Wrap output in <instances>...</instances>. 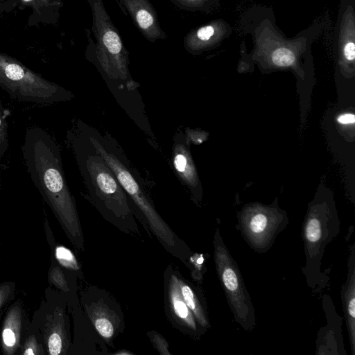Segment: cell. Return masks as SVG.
<instances>
[{
  "label": "cell",
  "mask_w": 355,
  "mask_h": 355,
  "mask_svg": "<svg viewBox=\"0 0 355 355\" xmlns=\"http://www.w3.org/2000/svg\"><path fill=\"white\" fill-rule=\"evenodd\" d=\"M109 300L98 298L96 301L85 303L87 315L97 333L108 342L113 338L123 322L119 311L112 308Z\"/></svg>",
  "instance_id": "11"
},
{
  "label": "cell",
  "mask_w": 355,
  "mask_h": 355,
  "mask_svg": "<svg viewBox=\"0 0 355 355\" xmlns=\"http://www.w3.org/2000/svg\"><path fill=\"white\" fill-rule=\"evenodd\" d=\"M87 196L109 222L127 233H139L133 205L116 177L77 121L67 136Z\"/></svg>",
  "instance_id": "2"
},
{
  "label": "cell",
  "mask_w": 355,
  "mask_h": 355,
  "mask_svg": "<svg viewBox=\"0 0 355 355\" xmlns=\"http://www.w3.org/2000/svg\"><path fill=\"white\" fill-rule=\"evenodd\" d=\"M136 22L148 39H156L162 34L155 12L147 0H121Z\"/></svg>",
  "instance_id": "17"
},
{
  "label": "cell",
  "mask_w": 355,
  "mask_h": 355,
  "mask_svg": "<svg viewBox=\"0 0 355 355\" xmlns=\"http://www.w3.org/2000/svg\"><path fill=\"white\" fill-rule=\"evenodd\" d=\"M49 279L58 288L64 292L69 291L65 277L60 266L56 265L52 266L49 270Z\"/></svg>",
  "instance_id": "22"
},
{
  "label": "cell",
  "mask_w": 355,
  "mask_h": 355,
  "mask_svg": "<svg viewBox=\"0 0 355 355\" xmlns=\"http://www.w3.org/2000/svg\"><path fill=\"white\" fill-rule=\"evenodd\" d=\"M168 297L171 309L178 320L192 332L204 334L198 329L200 325L198 324L192 312L186 304L180 290L178 277L173 273L171 274L168 280Z\"/></svg>",
  "instance_id": "18"
},
{
  "label": "cell",
  "mask_w": 355,
  "mask_h": 355,
  "mask_svg": "<svg viewBox=\"0 0 355 355\" xmlns=\"http://www.w3.org/2000/svg\"><path fill=\"white\" fill-rule=\"evenodd\" d=\"M92 6L96 34L103 46V51H106L109 54L107 58L108 64L116 72L121 74L128 73L126 57L120 37L111 24L101 3L97 1L94 2Z\"/></svg>",
  "instance_id": "9"
},
{
  "label": "cell",
  "mask_w": 355,
  "mask_h": 355,
  "mask_svg": "<svg viewBox=\"0 0 355 355\" xmlns=\"http://www.w3.org/2000/svg\"><path fill=\"white\" fill-rule=\"evenodd\" d=\"M57 262L64 268L73 271L80 272V268L73 253L67 248L62 245H54L52 249Z\"/></svg>",
  "instance_id": "20"
},
{
  "label": "cell",
  "mask_w": 355,
  "mask_h": 355,
  "mask_svg": "<svg viewBox=\"0 0 355 355\" xmlns=\"http://www.w3.org/2000/svg\"><path fill=\"white\" fill-rule=\"evenodd\" d=\"M21 352L23 355H37L43 354V348L40 345L36 336L33 334L30 335L25 340Z\"/></svg>",
  "instance_id": "23"
},
{
  "label": "cell",
  "mask_w": 355,
  "mask_h": 355,
  "mask_svg": "<svg viewBox=\"0 0 355 355\" xmlns=\"http://www.w3.org/2000/svg\"><path fill=\"white\" fill-rule=\"evenodd\" d=\"M21 153L35 187L52 210L66 235L79 250L84 238L73 196L64 176L60 147L45 130L31 126L26 130Z\"/></svg>",
  "instance_id": "1"
},
{
  "label": "cell",
  "mask_w": 355,
  "mask_h": 355,
  "mask_svg": "<svg viewBox=\"0 0 355 355\" xmlns=\"http://www.w3.org/2000/svg\"><path fill=\"white\" fill-rule=\"evenodd\" d=\"M287 225L288 220L283 215L268 210H253L243 213L236 227L251 249L263 254L271 248Z\"/></svg>",
  "instance_id": "8"
},
{
  "label": "cell",
  "mask_w": 355,
  "mask_h": 355,
  "mask_svg": "<svg viewBox=\"0 0 355 355\" xmlns=\"http://www.w3.org/2000/svg\"><path fill=\"white\" fill-rule=\"evenodd\" d=\"M65 319L66 315L61 306L56 307L49 317L45 339L51 355L66 354L69 338Z\"/></svg>",
  "instance_id": "15"
},
{
  "label": "cell",
  "mask_w": 355,
  "mask_h": 355,
  "mask_svg": "<svg viewBox=\"0 0 355 355\" xmlns=\"http://www.w3.org/2000/svg\"><path fill=\"white\" fill-rule=\"evenodd\" d=\"M0 87L10 97L24 103L51 105L73 98L71 92L1 53Z\"/></svg>",
  "instance_id": "5"
},
{
  "label": "cell",
  "mask_w": 355,
  "mask_h": 355,
  "mask_svg": "<svg viewBox=\"0 0 355 355\" xmlns=\"http://www.w3.org/2000/svg\"><path fill=\"white\" fill-rule=\"evenodd\" d=\"M15 285L13 282H4L0 284V309L15 295Z\"/></svg>",
  "instance_id": "24"
},
{
  "label": "cell",
  "mask_w": 355,
  "mask_h": 355,
  "mask_svg": "<svg viewBox=\"0 0 355 355\" xmlns=\"http://www.w3.org/2000/svg\"><path fill=\"white\" fill-rule=\"evenodd\" d=\"M172 160L174 171L181 182L191 190L195 189L198 184L197 175L182 132L174 136Z\"/></svg>",
  "instance_id": "14"
},
{
  "label": "cell",
  "mask_w": 355,
  "mask_h": 355,
  "mask_svg": "<svg viewBox=\"0 0 355 355\" xmlns=\"http://www.w3.org/2000/svg\"><path fill=\"white\" fill-rule=\"evenodd\" d=\"M23 1H25V2H29V1H31L32 0H22Z\"/></svg>",
  "instance_id": "27"
},
{
  "label": "cell",
  "mask_w": 355,
  "mask_h": 355,
  "mask_svg": "<svg viewBox=\"0 0 355 355\" xmlns=\"http://www.w3.org/2000/svg\"><path fill=\"white\" fill-rule=\"evenodd\" d=\"M341 301L352 355H355V244L349 247L347 278L341 288Z\"/></svg>",
  "instance_id": "12"
},
{
  "label": "cell",
  "mask_w": 355,
  "mask_h": 355,
  "mask_svg": "<svg viewBox=\"0 0 355 355\" xmlns=\"http://www.w3.org/2000/svg\"><path fill=\"white\" fill-rule=\"evenodd\" d=\"M81 123L90 141L113 171L132 205L139 211L154 234L174 256L187 259L189 250L185 248L184 244L181 243L156 211L141 178L130 164L119 144L109 133H101L82 121Z\"/></svg>",
  "instance_id": "3"
},
{
  "label": "cell",
  "mask_w": 355,
  "mask_h": 355,
  "mask_svg": "<svg viewBox=\"0 0 355 355\" xmlns=\"http://www.w3.org/2000/svg\"><path fill=\"white\" fill-rule=\"evenodd\" d=\"M178 279L180 290L186 304L192 312L198 324L205 331L210 327L205 305L187 283L180 278Z\"/></svg>",
  "instance_id": "19"
},
{
  "label": "cell",
  "mask_w": 355,
  "mask_h": 355,
  "mask_svg": "<svg viewBox=\"0 0 355 355\" xmlns=\"http://www.w3.org/2000/svg\"><path fill=\"white\" fill-rule=\"evenodd\" d=\"M230 27L222 21L203 26L185 38V47L191 51H200L215 46L230 34Z\"/></svg>",
  "instance_id": "13"
},
{
  "label": "cell",
  "mask_w": 355,
  "mask_h": 355,
  "mask_svg": "<svg viewBox=\"0 0 355 355\" xmlns=\"http://www.w3.org/2000/svg\"><path fill=\"white\" fill-rule=\"evenodd\" d=\"M213 244L216 273L234 320L245 331H251L257 324L255 309L240 269L218 229H216Z\"/></svg>",
  "instance_id": "6"
},
{
  "label": "cell",
  "mask_w": 355,
  "mask_h": 355,
  "mask_svg": "<svg viewBox=\"0 0 355 355\" xmlns=\"http://www.w3.org/2000/svg\"><path fill=\"white\" fill-rule=\"evenodd\" d=\"M268 18L266 9H254L248 12L245 19V28L252 36L256 50L269 55L272 63L277 67H287L294 65L297 54L301 49L311 47L320 26L309 28L295 39H288L281 34Z\"/></svg>",
  "instance_id": "4"
},
{
  "label": "cell",
  "mask_w": 355,
  "mask_h": 355,
  "mask_svg": "<svg viewBox=\"0 0 355 355\" xmlns=\"http://www.w3.org/2000/svg\"><path fill=\"white\" fill-rule=\"evenodd\" d=\"M322 308L328 322L318 334L315 354H345L341 332L342 319L336 313L334 303L327 295L322 297Z\"/></svg>",
  "instance_id": "10"
},
{
  "label": "cell",
  "mask_w": 355,
  "mask_h": 355,
  "mask_svg": "<svg viewBox=\"0 0 355 355\" xmlns=\"http://www.w3.org/2000/svg\"><path fill=\"white\" fill-rule=\"evenodd\" d=\"M338 122L341 124H353L355 122V116L352 113H347L338 116Z\"/></svg>",
  "instance_id": "26"
},
{
  "label": "cell",
  "mask_w": 355,
  "mask_h": 355,
  "mask_svg": "<svg viewBox=\"0 0 355 355\" xmlns=\"http://www.w3.org/2000/svg\"><path fill=\"white\" fill-rule=\"evenodd\" d=\"M180 4L187 6L203 7L205 6H211L216 3L218 0H176Z\"/></svg>",
  "instance_id": "25"
},
{
  "label": "cell",
  "mask_w": 355,
  "mask_h": 355,
  "mask_svg": "<svg viewBox=\"0 0 355 355\" xmlns=\"http://www.w3.org/2000/svg\"><path fill=\"white\" fill-rule=\"evenodd\" d=\"M340 232V222L329 212L311 211L302 228L305 263L302 273L311 288H323L327 278L322 270V262L327 247Z\"/></svg>",
  "instance_id": "7"
},
{
  "label": "cell",
  "mask_w": 355,
  "mask_h": 355,
  "mask_svg": "<svg viewBox=\"0 0 355 355\" xmlns=\"http://www.w3.org/2000/svg\"><path fill=\"white\" fill-rule=\"evenodd\" d=\"M6 115V110L0 101V162L4 158L9 148Z\"/></svg>",
  "instance_id": "21"
},
{
  "label": "cell",
  "mask_w": 355,
  "mask_h": 355,
  "mask_svg": "<svg viewBox=\"0 0 355 355\" xmlns=\"http://www.w3.org/2000/svg\"><path fill=\"white\" fill-rule=\"evenodd\" d=\"M23 315L20 305L15 302L8 310L2 326L1 344L3 354L12 355L20 346Z\"/></svg>",
  "instance_id": "16"
}]
</instances>
